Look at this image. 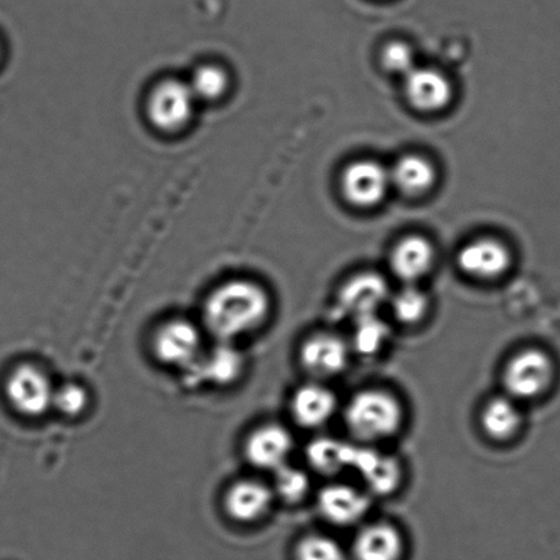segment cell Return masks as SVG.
I'll list each match as a JSON object with an SVG mask.
<instances>
[{"instance_id":"obj_9","label":"cell","mask_w":560,"mask_h":560,"mask_svg":"<svg viewBox=\"0 0 560 560\" xmlns=\"http://www.w3.org/2000/svg\"><path fill=\"white\" fill-rule=\"evenodd\" d=\"M153 354L164 365L189 370L202 355L201 329L185 318L164 323L153 338Z\"/></svg>"},{"instance_id":"obj_11","label":"cell","mask_w":560,"mask_h":560,"mask_svg":"<svg viewBox=\"0 0 560 560\" xmlns=\"http://www.w3.org/2000/svg\"><path fill=\"white\" fill-rule=\"evenodd\" d=\"M340 410L337 394L326 383L311 381L295 389L290 399L291 419L302 430L327 427Z\"/></svg>"},{"instance_id":"obj_23","label":"cell","mask_w":560,"mask_h":560,"mask_svg":"<svg viewBox=\"0 0 560 560\" xmlns=\"http://www.w3.org/2000/svg\"><path fill=\"white\" fill-rule=\"evenodd\" d=\"M392 328L381 315H372L353 322L349 345L353 354L376 357L387 348Z\"/></svg>"},{"instance_id":"obj_18","label":"cell","mask_w":560,"mask_h":560,"mask_svg":"<svg viewBox=\"0 0 560 560\" xmlns=\"http://www.w3.org/2000/svg\"><path fill=\"white\" fill-rule=\"evenodd\" d=\"M405 92L411 106L420 112H441L452 101V85L441 71L416 68L405 77Z\"/></svg>"},{"instance_id":"obj_19","label":"cell","mask_w":560,"mask_h":560,"mask_svg":"<svg viewBox=\"0 0 560 560\" xmlns=\"http://www.w3.org/2000/svg\"><path fill=\"white\" fill-rule=\"evenodd\" d=\"M404 551L402 532L389 523L362 526L353 542L355 560H399Z\"/></svg>"},{"instance_id":"obj_7","label":"cell","mask_w":560,"mask_h":560,"mask_svg":"<svg viewBox=\"0 0 560 560\" xmlns=\"http://www.w3.org/2000/svg\"><path fill=\"white\" fill-rule=\"evenodd\" d=\"M4 389L10 405L22 416L37 419L52 409L55 387L40 368L31 364L16 366Z\"/></svg>"},{"instance_id":"obj_17","label":"cell","mask_w":560,"mask_h":560,"mask_svg":"<svg viewBox=\"0 0 560 560\" xmlns=\"http://www.w3.org/2000/svg\"><path fill=\"white\" fill-rule=\"evenodd\" d=\"M480 428L486 438L495 443L513 442L524 428L521 404L506 394L487 400L480 410Z\"/></svg>"},{"instance_id":"obj_24","label":"cell","mask_w":560,"mask_h":560,"mask_svg":"<svg viewBox=\"0 0 560 560\" xmlns=\"http://www.w3.org/2000/svg\"><path fill=\"white\" fill-rule=\"evenodd\" d=\"M395 322L404 327H416L424 323L431 311V301L417 284H405L388 301Z\"/></svg>"},{"instance_id":"obj_8","label":"cell","mask_w":560,"mask_h":560,"mask_svg":"<svg viewBox=\"0 0 560 560\" xmlns=\"http://www.w3.org/2000/svg\"><path fill=\"white\" fill-rule=\"evenodd\" d=\"M372 497L364 488L332 481L320 488L316 497L317 513L338 528L359 525L370 514Z\"/></svg>"},{"instance_id":"obj_22","label":"cell","mask_w":560,"mask_h":560,"mask_svg":"<svg viewBox=\"0 0 560 560\" xmlns=\"http://www.w3.org/2000/svg\"><path fill=\"white\" fill-rule=\"evenodd\" d=\"M392 185L406 196H420L430 190L436 180V170L430 161L419 155H405L389 170Z\"/></svg>"},{"instance_id":"obj_27","label":"cell","mask_w":560,"mask_h":560,"mask_svg":"<svg viewBox=\"0 0 560 560\" xmlns=\"http://www.w3.org/2000/svg\"><path fill=\"white\" fill-rule=\"evenodd\" d=\"M295 560H346L342 546L331 536L312 534L299 541Z\"/></svg>"},{"instance_id":"obj_14","label":"cell","mask_w":560,"mask_h":560,"mask_svg":"<svg viewBox=\"0 0 560 560\" xmlns=\"http://www.w3.org/2000/svg\"><path fill=\"white\" fill-rule=\"evenodd\" d=\"M244 371V354L234 343L218 342L215 348L202 354L201 359L185 372L190 384L208 383L226 387L238 382Z\"/></svg>"},{"instance_id":"obj_3","label":"cell","mask_w":560,"mask_h":560,"mask_svg":"<svg viewBox=\"0 0 560 560\" xmlns=\"http://www.w3.org/2000/svg\"><path fill=\"white\" fill-rule=\"evenodd\" d=\"M556 378V361L546 350L521 349L503 366V394L518 404L534 402L550 392Z\"/></svg>"},{"instance_id":"obj_10","label":"cell","mask_w":560,"mask_h":560,"mask_svg":"<svg viewBox=\"0 0 560 560\" xmlns=\"http://www.w3.org/2000/svg\"><path fill=\"white\" fill-rule=\"evenodd\" d=\"M392 291L387 280L376 272H361L346 280L339 289L337 307L340 316L351 323L359 318L378 315L388 304Z\"/></svg>"},{"instance_id":"obj_25","label":"cell","mask_w":560,"mask_h":560,"mask_svg":"<svg viewBox=\"0 0 560 560\" xmlns=\"http://www.w3.org/2000/svg\"><path fill=\"white\" fill-rule=\"evenodd\" d=\"M272 491L276 498L285 504H299L305 501L312 490L310 471L296 468L293 465H284L273 474Z\"/></svg>"},{"instance_id":"obj_21","label":"cell","mask_w":560,"mask_h":560,"mask_svg":"<svg viewBox=\"0 0 560 560\" xmlns=\"http://www.w3.org/2000/svg\"><path fill=\"white\" fill-rule=\"evenodd\" d=\"M353 442H343L331 436H318L307 444L305 458L316 474L337 477L349 471Z\"/></svg>"},{"instance_id":"obj_16","label":"cell","mask_w":560,"mask_h":560,"mask_svg":"<svg viewBox=\"0 0 560 560\" xmlns=\"http://www.w3.org/2000/svg\"><path fill=\"white\" fill-rule=\"evenodd\" d=\"M512 266V254L501 241L476 240L458 254V267L466 276L479 280L501 278Z\"/></svg>"},{"instance_id":"obj_1","label":"cell","mask_w":560,"mask_h":560,"mask_svg":"<svg viewBox=\"0 0 560 560\" xmlns=\"http://www.w3.org/2000/svg\"><path fill=\"white\" fill-rule=\"evenodd\" d=\"M271 299L260 283L233 279L218 285L202 307V324L218 342L235 340L257 331L268 320Z\"/></svg>"},{"instance_id":"obj_12","label":"cell","mask_w":560,"mask_h":560,"mask_svg":"<svg viewBox=\"0 0 560 560\" xmlns=\"http://www.w3.org/2000/svg\"><path fill=\"white\" fill-rule=\"evenodd\" d=\"M294 450V438L288 428L266 424L252 432L245 443L246 459L256 469L272 471L289 464Z\"/></svg>"},{"instance_id":"obj_6","label":"cell","mask_w":560,"mask_h":560,"mask_svg":"<svg viewBox=\"0 0 560 560\" xmlns=\"http://www.w3.org/2000/svg\"><path fill=\"white\" fill-rule=\"evenodd\" d=\"M349 471L360 477L372 498L393 495L404 481V466L398 458L355 442L351 447Z\"/></svg>"},{"instance_id":"obj_4","label":"cell","mask_w":560,"mask_h":560,"mask_svg":"<svg viewBox=\"0 0 560 560\" xmlns=\"http://www.w3.org/2000/svg\"><path fill=\"white\" fill-rule=\"evenodd\" d=\"M351 355L349 340L338 334L322 331L310 335L300 346L299 361L311 381L323 382L342 375Z\"/></svg>"},{"instance_id":"obj_28","label":"cell","mask_w":560,"mask_h":560,"mask_svg":"<svg viewBox=\"0 0 560 560\" xmlns=\"http://www.w3.org/2000/svg\"><path fill=\"white\" fill-rule=\"evenodd\" d=\"M90 405V394L79 383H65L63 386L55 388L52 409L60 415L77 419Z\"/></svg>"},{"instance_id":"obj_2","label":"cell","mask_w":560,"mask_h":560,"mask_svg":"<svg viewBox=\"0 0 560 560\" xmlns=\"http://www.w3.org/2000/svg\"><path fill=\"white\" fill-rule=\"evenodd\" d=\"M405 416L402 400L381 387L360 389L351 395L342 410L351 441L365 446L392 441L402 431Z\"/></svg>"},{"instance_id":"obj_26","label":"cell","mask_w":560,"mask_h":560,"mask_svg":"<svg viewBox=\"0 0 560 560\" xmlns=\"http://www.w3.org/2000/svg\"><path fill=\"white\" fill-rule=\"evenodd\" d=\"M197 102H217L226 95L230 86L228 71L219 65H202L188 81Z\"/></svg>"},{"instance_id":"obj_5","label":"cell","mask_w":560,"mask_h":560,"mask_svg":"<svg viewBox=\"0 0 560 560\" xmlns=\"http://www.w3.org/2000/svg\"><path fill=\"white\" fill-rule=\"evenodd\" d=\"M196 97L188 82L162 81L153 88L147 101V115L153 128L164 133H177L194 117Z\"/></svg>"},{"instance_id":"obj_29","label":"cell","mask_w":560,"mask_h":560,"mask_svg":"<svg viewBox=\"0 0 560 560\" xmlns=\"http://www.w3.org/2000/svg\"><path fill=\"white\" fill-rule=\"evenodd\" d=\"M383 65L393 73L408 75L411 70L417 68L415 63V54L408 44L392 43L384 48Z\"/></svg>"},{"instance_id":"obj_13","label":"cell","mask_w":560,"mask_h":560,"mask_svg":"<svg viewBox=\"0 0 560 560\" xmlns=\"http://www.w3.org/2000/svg\"><path fill=\"white\" fill-rule=\"evenodd\" d=\"M392 186L389 170L373 161H359L346 167L342 191L346 200L355 207L371 208L378 205Z\"/></svg>"},{"instance_id":"obj_15","label":"cell","mask_w":560,"mask_h":560,"mask_svg":"<svg viewBox=\"0 0 560 560\" xmlns=\"http://www.w3.org/2000/svg\"><path fill=\"white\" fill-rule=\"evenodd\" d=\"M276 493L271 486L255 479L234 482L224 497V509L229 517L240 524H254L271 512Z\"/></svg>"},{"instance_id":"obj_20","label":"cell","mask_w":560,"mask_h":560,"mask_svg":"<svg viewBox=\"0 0 560 560\" xmlns=\"http://www.w3.org/2000/svg\"><path fill=\"white\" fill-rule=\"evenodd\" d=\"M435 252L425 238L410 235L395 246L389 267L405 284H416L431 271Z\"/></svg>"}]
</instances>
